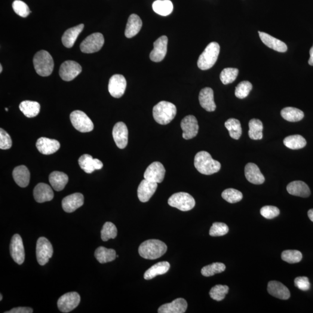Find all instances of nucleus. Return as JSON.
Masks as SVG:
<instances>
[{
	"label": "nucleus",
	"mask_w": 313,
	"mask_h": 313,
	"mask_svg": "<svg viewBox=\"0 0 313 313\" xmlns=\"http://www.w3.org/2000/svg\"><path fill=\"white\" fill-rule=\"evenodd\" d=\"M167 246L158 240H149L142 242L139 247V254L143 258L155 260L166 253Z\"/></svg>",
	"instance_id": "f257e3e1"
},
{
	"label": "nucleus",
	"mask_w": 313,
	"mask_h": 313,
	"mask_svg": "<svg viewBox=\"0 0 313 313\" xmlns=\"http://www.w3.org/2000/svg\"><path fill=\"white\" fill-rule=\"evenodd\" d=\"M195 166L199 173L210 176L219 172L221 164L215 160L210 153L201 151L197 153L195 157Z\"/></svg>",
	"instance_id": "f03ea898"
},
{
	"label": "nucleus",
	"mask_w": 313,
	"mask_h": 313,
	"mask_svg": "<svg viewBox=\"0 0 313 313\" xmlns=\"http://www.w3.org/2000/svg\"><path fill=\"white\" fill-rule=\"evenodd\" d=\"M176 112L175 104L167 101H161L153 107V115L157 123L167 125L173 120Z\"/></svg>",
	"instance_id": "7ed1b4c3"
},
{
	"label": "nucleus",
	"mask_w": 313,
	"mask_h": 313,
	"mask_svg": "<svg viewBox=\"0 0 313 313\" xmlns=\"http://www.w3.org/2000/svg\"><path fill=\"white\" fill-rule=\"evenodd\" d=\"M33 64L37 73L42 77L50 76L53 72V58L47 51L41 50L37 52L33 58Z\"/></svg>",
	"instance_id": "20e7f679"
},
{
	"label": "nucleus",
	"mask_w": 313,
	"mask_h": 313,
	"mask_svg": "<svg viewBox=\"0 0 313 313\" xmlns=\"http://www.w3.org/2000/svg\"><path fill=\"white\" fill-rule=\"evenodd\" d=\"M220 52V46L216 42H211L199 56L197 65L202 70L210 69L216 62Z\"/></svg>",
	"instance_id": "39448f33"
},
{
	"label": "nucleus",
	"mask_w": 313,
	"mask_h": 313,
	"mask_svg": "<svg viewBox=\"0 0 313 313\" xmlns=\"http://www.w3.org/2000/svg\"><path fill=\"white\" fill-rule=\"evenodd\" d=\"M168 204L182 211H188L195 207L196 201L194 198L185 192L175 193L168 199Z\"/></svg>",
	"instance_id": "423d86ee"
},
{
	"label": "nucleus",
	"mask_w": 313,
	"mask_h": 313,
	"mask_svg": "<svg viewBox=\"0 0 313 313\" xmlns=\"http://www.w3.org/2000/svg\"><path fill=\"white\" fill-rule=\"evenodd\" d=\"M70 118L73 127L81 133H89L93 130V122L84 112L75 110L71 113Z\"/></svg>",
	"instance_id": "0eeeda50"
},
{
	"label": "nucleus",
	"mask_w": 313,
	"mask_h": 313,
	"mask_svg": "<svg viewBox=\"0 0 313 313\" xmlns=\"http://www.w3.org/2000/svg\"><path fill=\"white\" fill-rule=\"evenodd\" d=\"M53 247L47 238L40 237L36 245V256L39 265L44 266L53 255Z\"/></svg>",
	"instance_id": "6e6552de"
},
{
	"label": "nucleus",
	"mask_w": 313,
	"mask_h": 313,
	"mask_svg": "<svg viewBox=\"0 0 313 313\" xmlns=\"http://www.w3.org/2000/svg\"><path fill=\"white\" fill-rule=\"evenodd\" d=\"M104 43L102 34L95 33L87 37L80 44V50L85 54H93L101 50Z\"/></svg>",
	"instance_id": "1a4fd4ad"
},
{
	"label": "nucleus",
	"mask_w": 313,
	"mask_h": 313,
	"mask_svg": "<svg viewBox=\"0 0 313 313\" xmlns=\"http://www.w3.org/2000/svg\"><path fill=\"white\" fill-rule=\"evenodd\" d=\"M80 300V296L78 293H65L58 300V309L61 312L69 313L78 306Z\"/></svg>",
	"instance_id": "9d476101"
},
{
	"label": "nucleus",
	"mask_w": 313,
	"mask_h": 313,
	"mask_svg": "<svg viewBox=\"0 0 313 313\" xmlns=\"http://www.w3.org/2000/svg\"><path fill=\"white\" fill-rule=\"evenodd\" d=\"M81 72L80 64L75 61L67 60L61 64L59 75L63 80L70 81L78 77Z\"/></svg>",
	"instance_id": "9b49d317"
},
{
	"label": "nucleus",
	"mask_w": 313,
	"mask_h": 313,
	"mask_svg": "<svg viewBox=\"0 0 313 313\" xmlns=\"http://www.w3.org/2000/svg\"><path fill=\"white\" fill-rule=\"evenodd\" d=\"M180 127L183 130L182 137L185 139H191L198 134V121L194 116L185 117L181 121Z\"/></svg>",
	"instance_id": "f8f14e48"
},
{
	"label": "nucleus",
	"mask_w": 313,
	"mask_h": 313,
	"mask_svg": "<svg viewBox=\"0 0 313 313\" xmlns=\"http://www.w3.org/2000/svg\"><path fill=\"white\" fill-rule=\"evenodd\" d=\"M10 253L12 259L18 265H21L25 259L22 239L19 235H15L11 239Z\"/></svg>",
	"instance_id": "ddd939ff"
},
{
	"label": "nucleus",
	"mask_w": 313,
	"mask_h": 313,
	"mask_svg": "<svg viewBox=\"0 0 313 313\" xmlns=\"http://www.w3.org/2000/svg\"><path fill=\"white\" fill-rule=\"evenodd\" d=\"M165 169L161 162H153L146 169L144 178L145 179L156 183H161L164 179Z\"/></svg>",
	"instance_id": "4468645a"
},
{
	"label": "nucleus",
	"mask_w": 313,
	"mask_h": 313,
	"mask_svg": "<svg viewBox=\"0 0 313 313\" xmlns=\"http://www.w3.org/2000/svg\"><path fill=\"white\" fill-rule=\"evenodd\" d=\"M126 87L127 81L122 75H115L109 79V92L113 97L121 98L124 94Z\"/></svg>",
	"instance_id": "2eb2a0df"
},
{
	"label": "nucleus",
	"mask_w": 313,
	"mask_h": 313,
	"mask_svg": "<svg viewBox=\"0 0 313 313\" xmlns=\"http://www.w3.org/2000/svg\"><path fill=\"white\" fill-rule=\"evenodd\" d=\"M168 39L162 36L154 42V49L150 54V59L153 62H159L164 59L167 52Z\"/></svg>",
	"instance_id": "dca6fc26"
},
{
	"label": "nucleus",
	"mask_w": 313,
	"mask_h": 313,
	"mask_svg": "<svg viewBox=\"0 0 313 313\" xmlns=\"http://www.w3.org/2000/svg\"><path fill=\"white\" fill-rule=\"evenodd\" d=\"M113 139L119 149H124L127 146L128 140V130L124 122L116 123L113 130Z\"/></svg>",
	"instance_id": "f3484780"
},
{
	"label": "nucleus",
	"mask_w": 313,
	"mask_h": 313,
	"mask_svg": "<svg viewBox=\"0 0 313 313\" xmlns=\"http://www.w3.org/2000/svg\"><path fill=\"white\" fill-rule=\"evenodd\" d=\"M84 197L81 193H76L70 195L62 199L63 210L67 213H72L83 205Z\"/></svg>",
	"instance_id": "a211bd4d"
},
{
	"label": "nucleus",
	"mask_w": 313,
	"mask_h": 313,
	"mask_svg": "<svg viewBox=\"0 0 313 313\" xmlns=\"http://www.w3.org/2000/svg\"><path fill=\"white\" fill-rule=\"evenodd\" d=\"M157 186V183L145 179L143 180L137 189V197L139 200L142 202L149 201L155 194Z\"/></svg>",
	"instance_id": "6ab92c4d"
},
{
	"label": "nucleus",
	"mask_w": 313,
	"mask_h": 313,
	"mask_svg": "<svg viewBox=\"0 0 313 313\" xmlns=\"http://www.w3.org/2000/svg\"><path fill=\"white\" fill-rule=\"evenodd\" d=\"M60 143L58 140L42 137L36 142V147L39 151L45 155L54 154L60 148Z\"/></svg>",
	"instance_id": "aec40b11"
},
{
	"label": "nucleus",
	"mask_w": 313,
	"mask_h": 313,
	"mask_svg": "<svg viewBox=\"0 0 313 313\" xmlns=\"http://www.w3.org/2000/svg\"><path fill=\"white\" fill-rule=\"evenodd\" d=\"M33 195L35 200L39 203L50 201L54 197L53 190L47 184L44 183H39L35 187Z\"/></svg>",
	"instance_id": "412c9836"
},
{
	"label": "nucleus",
	"mask_w": 313,
	"mask_h": 313,
	"mask_svg": "<svg viewBox=\"0 0 313 313\" xmlns=\"http://www.w3.org/2000/svg\"><path fill=\"white\" fill-rule=\"evenodd\" d=\"M199 101L202 108L207 112H214L216 108L214 102V91L211 88L206 87L201 90L199 94Z\"/></svg>",
	"instance_id": "4be33fe9"
},
{
	"label": "nucleus",
	"mask_w": 313,
	"mask_h": 313,
	"mask_svg": "<svg viewBox=\"0 0 313 313\" xmlns=\"http://www.w3.org/2000/svg\"><path fill=\"white\" fill-rule=\"evenodd\" d=\"M188 308V303L183 298H177L173 302L164 304L159 307V313H184Z\"/></svg>",
	"instance_id": "5701e85b"
},
{
	"label": "nucleus",
	"mask_w": 313,
	"mask_h": 313,
	"mask_svg": "<svg viewBox=\"0 0 313 313\" xmlns=\"http://www.w3.org/2000/svg\"><path fill=\"white\" fill-rule=\"evenodd\" d=\"M245 176L247 179L254 185H262L265 178L261 173L258 167L254 163H248L245 167Z\"/></svg>",
	"instance_id": "b1692460"
},
{
	"label": "nucleus",
	"mask_w": 313,
	"mask_h": 313,
	"mask_svg": "<svg viewBox=\"0 0 313 313\" xmlns=\"http://www.w3.org/2000/svg\"><path fill=\"white\" fill-rule=\"evenodd\" d=\"M268 291L271 295L282 300H287L291 296L288 288L278 281H270L268 283Z\"/></svg>",
	"instance_id": "393cba45"
},
{
	"label": "nucleus",
	"mask_w": 313,
	"mask_h": 313,
	"mask_svg": "<svg viewBox=\"0 0 313 313\" xmlns=\"http://www.w3.org/2000/svg\"><path fill=\"white\" fill-rule=\"evenodd\" d=\"M258 33L261 40L267 47L279 52H285L287 51V45L284 42L273 38L269 34L261 32Z\"/></svg>",
	"instance_id": "a878e982"
},
{
	"label": "nucleus",
	"mask_w": 313,
	"mask_h": 313,
	"mask_svg": "<svg viewBox=\"0 0 313 313\" xmlns=\"http://www.w3.org/2000/svg\"><path fill=\"white\" fill-rule=\"evenodd\" d=\"M287 190L290 195L303 198L309 197L311 190L305 182L300 180L293 181L288 184Z\"/></svg>",
	"instance_id": "bb28decb"
},
{
	"label": "nucleus",
	"mask_w": 313,
	"mask_h": 313,
	"mask_svg": "<svg viewBox=\"0 0 313 313\" xmlns=\"http://www.w3.org/2000/svg\"><path fill=\"white\" fill-rule=\"evenodd\" d=\"M84 25L83 24H79V25L72 27V28L67 29L64 33L62 38V41L64 47L70 48L75 44V42L78 39L79 34L83 30Z\"/></svg>",
	"instance_id": "cd10ccee"
},
{
	"label": "nucleus",
	"mask_w": 313,
	"mask_h": 313,
	"mask_svg": "<svg viewBox=\"0 0 313 313\" xmlns=\"http://www.w3.org/2000/svg\"><path fill=\"white\" fill-rule=\"evenodd\" d=\"M15 182L21 188H26L29 185L30 179V172L24 165L15 168L12 173Z\"/></svg>",
	"instance_id": "c85d7f7f"
},
{
	"label": "nucleus",
	"mask_w": 313,
	"mask_h": 313,
	"mask_svg": "<svg viewBox=\"0 0 313 313\" xmlns=\"http://www.w3.org/2000/svg\"><path fill=\"white\" fill-rule=\"evenodd\" d=\"M142 27V21L140 17L136 14H132L129 17L127 26H126L125 35L126 38L130 39L136 36L140 32Z\"/></svg>",
	"instance_id": "c756f323"
},
{
	"label": "nucleus",
	"mask_w": 313,
	"mask_h": 313,
	"mask_svg": "<svg viewBox=\"0 0 313 313\" xmlns=\"http://www.w3.org/2000/svg\"><path fill=\"white\" fill-rule=\"evenodd\" d=\"M49 181L52 188L57 192H60L65 188L68 183L69 177L66 174L59 171H54L49 176Z\"/></svg>",
	"instance_id": "7c9ffc66"
},
{
	"label": "nucleus",
	"mask_w": 313,
	"mask_h": 313,
	"mask_svg": "<svg viewBox=\"0 0 313 313\" xmlns=\"http://www.w3.org/2000/svg\"><path fill=\"white\" fill-rule=\"evenodd\" d=\"M170 268V264L166 261L155 264L147 270L144 274L145 280H152L158 275H163L167 273Z\"/></svg>",
	"instance_id": "2f4dec72"
},
{
	"label": "nucleus",
	"mask_w": 313,
	"mask_h": 313,
	"mask_svg": "<svg viewBox=\"0 0 313 313\" xmlns=\"http://www.w3.org/2000/svg\"><path fill=\"white\" fill-rule=\"evenodd\" d=\"M20 111L28 118L35 117L40 112V104L35 101L25 100L20 105Z\"/></svg>",
	"instance_id": "473e14b6"
},
{
	"label": "nucleus",
	"mask_w": 313,
	"mask_h": 313,
	"mask_svg": "<svg viewBox=\"0 0 313 313\" xmlns=\"http://www.w3.org/2000/svg\"><path fill=\"white\" fill-rule=\"evenodd\" d=\"M152 7L156 14L164 17L170 15L174 10L173 2L170 0H156Z\"/></svg>",
	"instance_id": "72a5a7b5"
},
{
	"label": "nucleus",
	"mask_w": 313,
	"mask_h": 313,
	"mask_svg": "<svg viewBox=\"0 0 313 313\" xmlns=\"http://www.w3.org/2000/svg\"><path fill=\"white\" fill-rule=\"evenodd\" d=\"M95 257L100 263H106L115 260L117 257L115 250L103 247L98 248L95 252Z\"/></svg>",
	"instance_id": "f704fd0d"
},
{
	"label": "nucleus",
	"mask_w": 313,
	"mask_h": 313,
	"mask_svg": "<svg viewBox=\"0 0 313 313\" xmlns=\"http://www.w3.org/2000/svg\"><path fill=\"white\" fill-rule=\"evenodd\" d=\"M281 115L285 120L290 122H297L302 120L305 116L302 110L292 107H287L282 109Z\"/></svg>",
	"instance_id": "c9c22d12"
},
{
	"label": "nucleus",
	"mask_w": 313,
	"mask_h": 313,
	"mask_svg": "<svg viewBox=\"0 0 313 313\" xmlns=\"http://www.w3.org/2000/svg\"><path fill=\"white\" fill-rule=\"evenodd\" d=\"M249 128L248 135L251 139L253 140L262 139L263 125L262 121L257 119H252L249 122Z\"/></svg>",
	"instance_id": "e433bc0d"
},
{
	"label": "nucleus",
	"mask_w": 313,
	"mask_h": 313,
	"mask_svg": "<svg viewBox=\"0 0 313 313\" xmlns=\"http://www.w3.org/2000/svg\"><path fill=\"white\" fill-rule=\"evenodd\" d=\"M284 145L290 149L298 150L303 148L307 144L306 140L300 135L287 137L284 140Z\"/></svg>",
	"instance_id": "4c0bfd02"
},
{
	"label": "nucleus",
	"mask_w": 313,
	"mask_h": 313,
	"mask_svg": "<svg viewBox=\"0 0 313 313\" xmlns=\"http://www.w3.org/2000/svg\"><path fill=\"white\" fill-rule=\"evenodd\" d=\"M228 130L230 137L233 139L238 140L242 135V128L240 121L235 118H230L225 124Z\"/></svg>",
	"instance_id": "58836bf2"
},
{
	"label": "nucleus",
	"mask_w": 313,
	"mask_h": 313,
	"mask_svg": "<svg viewBox=\"0 0 313 313\" xmlns=\"http://www.w3.org/2000/svg\"><path fill=\"white\" fill-rule=\"evenodd\" d=\"M79 167L85 173L87 174L93 173L96 170L95 167V158L89 155H82L78 159Z\"/></svg>",
	"instance_id": "ea45409f"
},
{
	"label": "nucleus",
	"mask_w": 313,
	"mask_h": 313,
	"mask_svg": "<svg viewBox=\"0 0 313 313\" xmlns=\"http://www.w3.org/2000/svg\"><path fill=\"white\" fill-rule=\"evenodd\" d=\"M117 235V229L112 222H107L104 224L101 230V238L103 241H107L110 239H114Z\"/></svg>",
	"instance_id": "a19ab883"
},
{
	"label": "nucleus",
	"mask_w": 313,
	"mask_h": 313,
	"mask_svg": "<svg viewBox=\"0 0 313 313\" xmlns=\"http://www.w3.org/2000/svg\"><path fill=\"white\" fill-rule=\"evenodd\" d=\"M226 270V266L222 263H214L204 267L201 269V274L205 277H211L215 274L222 273Z\"/></svg>",
	"instance_id": "79ce46f5"
},
{
	"label": "nucleus",
	"mask_w": 313,
	"mask_h": 313,
	"mask_svg": "<svg viewBox=\"0 0 313 313\" xmlns=\"http://www.w3.org/2000/svg\"><path fill=\"white\" fill-rule=\"evenodd\" d=\"M229 290V288L227 285H216L211 288L210 295L212 299L219 302L225 299Z\"/></svg>",
	"instance_id": "37998d69"
},
{
	"label": "nucleus",
	"mask_w": 313,
	"mask_h": 313,
	"mask_svg": "<svg viewBox=\"0 0 313 313\" xmlns=\"http://www.w3.org/2000/svg\"><path fill=\"white\" fill-rule=\"evenodd\" d=\"M222 197L229 203L234 204L240 201L243 197L242 193L235 189H228L224 190Z\"/></svg>",
	"instance_id": "c03bdc74"
},
{
	"label": "nucleus",
	"mask_w": 313,
	"mask_h": 313,
	"mask_svg": "<svg viewBox=\"0 0 313 313\" xmlns=\"http://www.w3.org/2000/svg\"><path fill=\"white\" fill-rule=\"evenodd\" d=\"M238 70L235 68H226L222 70L220 75V79L225 85L232 83L237 78Z\"/></svg>",
	"instance_id": "a18cd8bd"
},
{
	"label": "nucleus",
	"mask_w": 313,
	"mask_h": 313,
	"mask_svg": "<svg viewBox=\"0 0 313 313\" xmlns=\"http://www.w3.org/2000/svg\"><path fill=\"white\" fill-rule=\"evenodd\" d=\"M281 258L288 263H299L302 259V254L297 250H286L282 252Z\"/></svg>",
	"instance_id": "49530a36"
},
{
	"label": "nucleus",
	"mask_w": 313,
	"mask_h": 313,
	"mask_svg": "<svg viewBox=\"0 0 313 313\" xmlns=\"http://www.w3.org/2000/svg\"><path fill=\"white\" fill-rule=\"evenodd\" d=\"M253 89V85L250 82L243 81L239 83L235 88V95L239 99H244L248 97Z\"/></svg>",
	"instance_id": "de8ad7c7"
},
{
	"label": "nucleus",
	"mask_w": 313,
	"mask_h": 313,
	"mask_svg": "<svg viewBox=\"0 0 313 313\" xmlns=\"http://www.w3.org/2000/svg\"><path fill=\"white\" fill-rule=\"evenodd\" d=\"M12 8L15 13L21 17L26 18L31 13L28 5L20 0H15L12 4Z\"/></svg>",
	"instance_id": "09e8293b"
},
{
	"label": "nucleus",
	"mask_w": 313,
	"mask_h": 313,
	"mask_svg": "<svg viewBox=\"0 0 313 313\" xmlns=\"http://www.w3.org/2000/svg\"><path fill=\"white\" fill-rule=\"evenodd\" d=\"M229 230L228 226L225 223L215 222L211 226L210 235L212 237H219L228 234Z\"/></svg>",
	"instance_id": "8fccbe9b"
},
{
	"label": "nucleus",
	"mask_w": 313,
	"mask_h": 313,
	"mask_svg": "<svg viewBox=\"0 0 313 313\" xmlns=\"http://www.w3.org/2000/svg\"><path fill=\"white\" fill-rule=\"evenodd\" d=\"M280 210L277 207L267 205L261 208L260 214L266 219H272L277 217L280 214Z\"/></svg>",
	"instance_id": "3c124183"
},
{
	"label": "nucleus",
	"mask_w": 313,
	"mask_h": 313,
	"mask_svg": "<svg viewBox=\"0 0 313 313\" xmlns=\"http://www.w3.org/2000/svg\"><path fill=\"white\" fill-rule=\"evenodd\" d=\"M12 145L10 135L1 128L0 130V149L7 150L10 149Z\"/></svg>",
	"instance_id": "603ef678"
},
{
	"label": "nucleus",
	"mask_w": 313,
	"mask_h": 313,
	"mask_svg": "<svg viewBox=\"0 0 313 313\" xmlns=\"http://www.w3.org/2000/svg\"><path fill=\"white\" fill-rule=\"evenodd\" d=\"M294 285L299 290L306 291H308L311 288V283H310L309 278L306 277H299L294 280Z\"/></svg>",
	"instance_id": "864d4df0"
},
{
	"label": "nucleus",
	"mask_w": 313,
	"mask_h": 313,
	"mask_svg": "<svg viewBox=\"0 0 313 313\" xmlns=\"http://www.w3.org/2000/svg\"><path fill=\"white\" fill-rule=\"evenodd\" d=\"M33 310L30 308L26 307H20V308H14L10 311L5 312V313H32Z\"/></svg>",
	"instance_id": "5fc2aeb1"
},
{
	"label": "nucleus",
	"mask_w": 313,
	"mask_h": 313,
	"mask_svg": "<svg viewBox=\"0 0 313 313\" xmlns=\"http://www.w3.org/2000/svg\"><path fill=\"white\" fill-rule=\"evenodd\" d=\"M310 59L309 60V64L310 65L313 66V45L310 50Z\"/></svg>",
	"instance_id": "6e6d98bb"
},
{
	"label": "nucleus",
	"mask_w": 313,
	"mask_h": 313,
	"mask_svg": "<svg viewBox=\"0 0 313 313\" xmlns=\"http://www.w3.org/2000/svg\"><path fill=\"white\" fill-rule=\"evenodd\" d=\"M308 216L309 219L313 222V209H311L308 211Z\"/></svg>",
	"instance_id": "4d7b16f0"
},
{
	"label": "nucleus",
	"mask_w": 313,
	"mask_h": 313,
	"mask_svg": "<svg viewBox=\"0 0 313 313\" xmlns=\"http://www.w3.org/2000/svg\"><path fill=\"white\" fill-rule=\"evenodd\" d=\"M2 71V66L1 64V65H0V73H1Z\"/></svg>",
	"instance_id": "13d9d810"
},
{
	"label": "nucleus",
	"mask_w": 313,
	"mask_h": 313,
	"mask_svg": "<svg viewBox=\"0 0 313 313\" xmlns=\"http://www.w3.org/2000/svg\"><path fill=\"white\" fill-rule=\"evenodd\" d=\"M2 299V294H0V300H1V301Z\"/></svg>",
	"instance_id": "bf43d9fd"
},
{
	"label": "nucleus",
	"mask_w": 313,
	"mask_h": 313,
	"mask_svg": "<svg viewBox=\"0 0 313 313\" xmlns=\"http://www.w3.org/2000/svg\"><path fill=\"white\" fill-rule=\"evenodd\" d=\"M5 110H6V111H7V112H8V109L7 108H5Z\"/></svg>",
	"instance_id": "052dcab7"
}]
</instances>
